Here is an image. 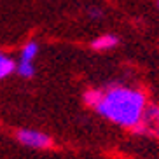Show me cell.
Returning <instances> with one entry per match:
<instances>
[{
    "instance_id": "obj_1",
    "label": "cell",
    "mask_w": 159,
    "mask_h": 159,
    "mask_svg": "<svg viewBox=\"0 0 159 159\" xmlns=\"http://www.w3.org/2000/svg\"><path fill=\"white\" fill-rule=\"evenodd\" d=\"M84 102L110 122L133 129L140 124L143 110L147 107L145 94L140 89H133L128 86L89 89L84 94Z\"/></svg>"
},
{
    "instance_id": "obj_2",
    "label": "cell",
    "mask_w": 159,
    "mask_h": 159,
    "mask_svg": "<svg viewBox=\"0 0 159 159\" xmlns=\"http://www.w3.org/2000/svg\"><path fill=\"white\" fill-rule=\"evenodd\" d=\"M16 138L21 145L28 149H49L52 145V138L46 135L44 131L37 129H19L16 133Z\"/></svg>"
},
{
    "instance_id": "obj_3",
    "label": "cell",
    "mask_w": 159,
    "mask_h": 159,
    "mask_svg": "<svg viewBox=\"0 0 159 159\" xmlns=\"http://www.w3.org/2000/svg\"><path fill=\"white\" fill-rule=\"evenodd\" d=\"M159 129V107L157 105H150L145 107L143 117H142L140 124L135 128L136 133H154Z\"/></svg>"
},
{
    "instance_id": "obj_4",
    "label": "cell",
    "mask_w": 159,
    "mask_h": 159,
    "mask_svg": "<svg viewBox=\"0 0 159 159\" xmlns=\"http://www.w3.org/2000/svg\"><path fill=\"white\" fill-rule=\"evenodd\" d=\"M117 44H119V39L116 35H112V33H107V35H100L98 39H94L93 42H91V46L96 51H107V49L116 47Z\"/></svg>"
},
{
    "instance_id": "obj_5",
    "label": "cell",
    "mask_w": 159,
    "mask_h": 159,
    "mask_svg": "<svg viewBox=\"0 0 159 159\" xmlns=\"http://www.w3.org/2000/svg\"><path fill=\"white\" fill-rule=\"evenodd\" d=\"M14 70H16V63L12 61V58H9L4 52H0V79H5Z\"/></svg>"
},
{
    "instance_id": "obj_6",
    "label": "cell",
    "mask_w": 159,
    "mask_h": 159,
    "mask_svg": "<svg viewBox=\"0 0 159 159\" xmlns=\"http://www.w3.org/2000/svg\"><path fill=\"white\" fill-rule=\"evenodd\" d=\"M37 54H39V44L37 42H28L23 49H21V61H33Z\"/></svg>"
},
{
    "instance_id": "obj_7",
    "label": "cell",
    "mask_w": 159,
    "mask_h": 159,
    "mask_svg": "<svg viewBox=\"0 0 159 159\" xmlns=\"http://www.w3.org/2000/svg\"><path fill=\"white\" fill-rule=\"evenodd\" d=\"M16 70H18V74L21 75V77L30 79V77H33V74H35V66L32 65V61H19L18 65H16Z\"/></svg>"
},
{
    "instance_id": "obj_8",
    "label": "cell",
    "mask_w": 159,
    "mask_h": 159,
    "mask_svg": "<svg viewBox=\"0 0 159 159\" xmlns=\"http://www.w3.org/2000/svg\"><path fill=\"white\" fill-rule=\"evenodd\" d=\"M157 5H159V2H157Z\"/></svg>"
}]
</instances>
